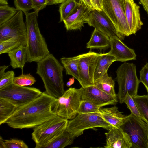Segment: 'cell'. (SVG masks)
Listing matches in <instances>:
<instances>
[{"instance_id":"47","label":"cell","mask_w":148,"mask_h":148,"mask_svg":"<svg viewBox=\"0 0 148 148\" xmlns=\"http://www.w3.org/2000/svg\"><path fill=\"white\" fill-rule=\"evenodd\" d=\"M147 125V132H148V123H146Z\"/></svg>"},{"instance_id":"33","label":"cell","mask_w":148,"mask_h":148,"mask_svg":"<svg viewBox=\"0 0 148 148\" xmlns=\"http://www.w3.org/2000/svg\"><path fill=\"white\" fill-rule=\"evenodd\" d=\"M15 73L12 70L5 72L0 77V90L13 83Z\"/></svg>"},{"instance_id":"48","label":"cell","mask_w":148,"mask_h":148,"mask_svg":"<svg viewBox=\"0 0 148 148\" xmlns=\"http://www.w3.org/2000/svg\"><path fill=\"white\" fill-rule=\"evenodd\" d=\"M102 0H99V1H100V2L101 5V3Z\"/></svg>"},{"instance_id":"11","label":"cell","mask_w":148,"mask_h":148,"mask_svg":"<svg viewBox=\"0 0 148 148\" xmlns=\"http://www.w3.org/2000/svg\"><path fill=\"white\" fill-rule=\"evenodd\" d=\"M42 93L36 88L19 86L13 83L0 90V98L8 101L18 108L35 99Z\"/></svg>"},{"instance_id":"21","label":"cell","mask_w":148,"mask_h":148,"mask_svg":"<svg viewBox=\"0 0 148 148\" xmlns=\"http://www.w3.org/2000/svg\"><path fill=\"white\" fill-rule=\"evenodd\" d=\"M86 45L87 48L97 49L100 50L106 49L110 47V38L106 34L95 29Z\"/></svg>"},{"instance_id":"12","label":"cell","mask_w":148,"mask_h":148,"mask_svg":"<svg viewBox=\"0 0 148 148\" xmlns=\"http://www.w3.org/2000/svg\"><path fill=\"white\" fill-rule=\"evenodd\" d=\"M78 56L79 82L83 88L94 85V72L100 53L90 51Z\"/></svg>"},{"instance_id":"14","label":"cell","mask_w":148,"mask_h":148,"mask_svg":"<svg viewBox=\"0 0 148 148\" xmlns=\"http://www.w3.org/2000/svg\"><path fill=\"white\" fill-rule=\"evenodd\" d=\"M82 95V100L90 101L102 107L106 105L117 104L118 100L117 97L109 95L94 85L79 88Z\"/></svg>"},{"instance_id":"2","label":"cell","mask_w":148,"mask_h":148,"mask_svg":"<svg viewBox=\"0 0 148 148\" xmlns=\"http://www.w3.org/2000/svg\"><path fill=\"white\" fill-rule=\"evenodd\" d=\"M64 67L51 54L37 62L36 73L42 79L45 92L57 99L64 93Z\"/></svg>"},{"instance_id":"46","label":"cell","mask_w":148,"mask_h":148,"mask_svg":"<svg viewBox=\"0 0 148 148\" xmlns=\"http://www.w3.org/2000/svg\"><path fill=\"white\" fill-rule=\"evenodd\" d=\"M8 2L7 0H0V5H8Z\"/></svg>"},{"instance_id":"35","label":"cell","mask_w":148,"mask_h":148,"mask_svg":"<svg viewBox=\"0 0 148 148\" xmlns=\"http://www.w3.org/2000/svg\"><path fill=\"white\" fill-rule=\"evenodd\" d=\"M16 8L24 13L32 9V0H14Z\"/></svg>"},{"instance_id":"41","label":"cell","mask_w":148,"mask_h":148,"mask_svg":"<svg viewBox=\"0 0 148 148\" xmlns=\"http://www.w3.org/2000/svg\"><path fill=\"white\" fill-rule=\"evenodd\" d=\"M148 15V0H138Z\"/></svg>"},{"instance_id":"18","label":"cell","mask_w":148,"mask_h":148,"mask_svg":"<svg viewBox=\"0 0 148 148\" xmlns=\"http://www.w3.org/2000/svg\"><path fill=\"white\" fill-rule=\"evenodd\" d=\"M106 148H131L132 145L127 135L119 127H112L105 134Z\"/></svg>"},{"instance_id":"13","label":"cell","mask_w":148,"mask_h":148,"mask_svg":"<svg viewBox=\"0 0 148 148\" xmlns=\"http://www.w3.org/2000/svg\"><path fill=\"white\" fill-rule=\"evenodd\" d=\"M87 23L90 26L93 27L95 29L106 34L110 38L115 36L118 37V33L114 25L102 10L95 9L92 10Z\"/></svg>"},{"instance_id":"45","label":"cell","mask_w":148,"mask_h":148,"mask_svg":"<svg viewBox=\"0 0 148 148\" xmlns=\"http://www.w3.org/2000/svg\"><path fill=\"white\" fill-rule=\"evenodd\" d=\"M0 148H6L5 141L3 140L1 136H0Z\"/></svg>"},{"instance_id":"39","label":"cell","mask_w":148,"mask_h":148,"mask_svg":"<svg viewBox=\"0 0 148 148\" xmlns=\"http://www.w3.org/2000/svg\"><path fill=\"white\" fill-rule=\"evenodd\" d=\"M79 1L83 3L91 11L95 9L91 0H79Z\"/></svg>"},{"instance_id":"27","label":"cell","mask_w":148,"mask_h":148,"mask_svg":"<svg viewBox=\"0 0 148 148\" xmlns=\"http://www.w3.org/2000/svg\"><path fill=\"white\" fill-rule=\"evenodd\" d=\"M76 0H66L60 5L59 11L60 14V22L63 21L77 10L79 5Z\"/></svg>"},{"instance_id":"32","label":"cell","mask_w":148,"mask_h":148,"mask_svg":"<svg viewBox=\"0 0 148 148\" xmlns=\"http://www.w3.org/2000/svg\"><path fill=\"white\" fill-rule=\"evenodd\" d=\"M21 45L13 38L0 42V54L7 53Z\"/></svg>"},{"instance_id":"8","label":"cell","mask_w":148,"mask_h":148,"mask_svg":"<svg viewBox=\"0 0 148 148\" xmlns=\"http://www.w3.org/2000/svg\"><path fill=\"white\" fill-rule=\"evenodd\" d=\"M113 127L105 121L99 112L78 113L69 121L66 131L75 138L82 135L84 130L101 127L109 130Z\"/></svg>"},{"instance_id":"6","label":"cell","mask_w":148,"mask_h":148,"mask_svg":"<svg viewBox=\"0 0 148 148\" xmlns=\"http://www.w3.org/2000/svg\"><path fill=\"white\" fill-rule=\"evenodd\" d=\"M120 127L128 136L131 148H148L147 125L143 120L131 114Z\"/></svg>"},{"instance_id":"16","label":"cell","mask_w":148,"mask_h":148,"mask_svg":"<svg viewBox=\"0 0 148 148\" xmlns=\"http://www.w3.org/2000/svg\"><path fill=\"white\" fill-rule=\"evenodd\" d=\"M125 16L131 34L140 30L143 23L141 21L140 7L134 0H124Z\"/></svg>"},{"instance_id":"28","label":"cell","mask_w":148,"mask_h":148,"mask_svg":"<svg viewBox=\"0 0 148 148\" xmlns=\"http://www.w3.org/2000/svg\"><path fill=\"white\" fill-rule=\"evenodd\" d=\"M143 121L148 123V94L132 97Z\"/></svg>"},{"instance_id":"31","label":"cell","mask_w":148,"mask_h":148,"mask_svg":"<svg viewBox=\"0 0 148 148\" xmlns=\"http://www.w3.org/2000/svg\"><path fill=\"white\" fill-rule=\"evenodd\" d=\"M36 82L35 78L30 73L22 74L18 76L15 77L13 83L21 86H31Z\"/></svg>"},{"instance_id":"44","label":"cell","mask_w":148,"mask_h":148,"mask_svg":"<svg viewBox=\"0 0 148 148\" xmlns=\"http://www.w3.org/2000/svg\"><path fill=\"white\" fill-rule=\"evenodd\" d=\"M75 78L73 77L71 78H70L69 79V81L67 82L66 84V86L69 87L71 86L75 82Z\"/></svg>"},{"instance_id":"23","label":"cell","mask_w":148,"mask_h":148,"mask_svg":"<svg viewBox=\"0 0 148 148\" xmlns=\"http://www.w3.org/2000/svg\"><path fill=\"white\" fill-rule=\"evenodd\" d=\"M75 138L66 130L40 148H63L72 144Z\"/></svg>"},{"instance_id":"15","label":"cell","mask_w":148,"mask_h":148,"mask_svg":"<svg viewBox=\"0 0 148 148\" xmlns=\"http://www.w3.org/2000/svg\"><path fill=\"white\" fill-rule=\"evenodd\" d=\"M79 5L76 10L65 19L63 22L67 31L81 30L87 21L91 11L83 3Z\"/></svg>"},{"instance_id":"42","label":"cell","mask_w":148,"mask_h":148,"mask_svg":"<svg viewBox=\"0 0 148 148\" xmlns=\"http://www.w3.org/2000/svg\"><path fill=\"white\" fill-rule=\"evenodd\" d=\"M65 0H50L49 5L61 3Z\"/></svg>"},{"instance_id":"25","label":"cell","mask_w":148,"mask_h":148,"mask_svg":"<svg viewBox=\"0 0 148 148\" xmlns=\"http://www.w3.org/2000/svg\"><path fill=\"white\" fill-rule=\"evenodd\" d=\"M78 60V55L71 57H63L60 59L66 74L72 76L78 81L79 78Z\"/></svg>"},{"instance_id":"30","label":"cell","mask_w":148,"mask_h":148,"mask_svg":"<svg viewBox=\"0 0 148 148\" xmlns=\"http://www.w3.org/2000/svg\"><path fill=\"white\" fill-rule=\"evenodd\" d=\"M101 107L84 100H82L80 103L78 113H89L99 112Z\"/></svg>"},{"instance_id":"1","label":"cell","mask_w":148,"mask_h":148,"mask_svg":"<svg viewBox=\"0 0 148 148\" xmlns=\"http://www.w3.org/2000/svg\"><path fill=\"white\" fill-rule=\"evenodd\" d=\"M56 99L42 92L35 99L17 108L5 123L14 129H33L57 115L52 109Z\"/></svg>"},{"instance_id":"26","label":"cell","mask_w":148,"mask_h":148,"mask_svg":"<svg viewBox=\"0 0 148 148\" xmlns=\"http://www.w3.org/2000/svg\"><path fill=\"white\" fill-rule=\"evenodd\" d=\"M17 107L8 101L0 98V125L5 123L14 112Z\"/></svg>"},{"instance_id":"10","label":"cell","mask_w":148,"mask_h":148,"mask_svg":"<svg viewBox=\"0 0 148 148\" xmlns=\"http://www.w3.org/2000/svg\"><path fill=\"white\" fill-rule=\"evenodd\" d=\"M10 38L21 45H26L27 29L21 10H18L10 19L0 25V42Z\"/></svg>"},{"instance_id":"4","label":"cell","mask_w":148,"mask_h":148,"mask_svg":"<svg viewBox=\"0 0 148 148\" xmlns=\"http://www.w3.org/2000/svg\"><path fill=\"white\" fill-rule=\"evenodd\" d=\"M68 120L57 115L36 126L31 134L35 148L40 147L66 130Z\"/></svg>"},{"instance_id":"19","label":"cell","mask_w":148,"mask_h":148,"mask_svg":"<svg viewBox=\"0 0 148 148\" xmlns=\"http://www.w3.org/2000/svg\"><path fill=\"white\" fill-rule=\"evenodd\" d=\"M99 113L102 118L113 127L119 128L123 124L126 116L122 114L115 106L109 108H101Z\"/></svg>"},{"instance_id":"22","label":"cell","mask_w":148,"mask_h":148,"mask_svg":"<svg viewBox=\"0 0 148 148\" xmlns=\"http://www.w3.org/2000/svg\"><path fill=\"white\" fill-rule=\"evenodd\" d=\"M115 61V58L108 53H100L94 72V81L102 77L107 72L111 64Z\"/></svg>"},{"instance_id":"43","label":"cell","mask_w":148,"mask_h":148,"mask_svg":"<svg viewBox=\"0 0 148 148\" xmlns=\"http://www.w3.org/2000/svg\"><path fill=\"white\" fill-rule=\"evenodd\" d=\"M9 66H1L0 67V77L1 76L5 73V71L7 69Z\"/></svg>"},{"instance_id":"34","label":"cell","mask_w":148,"mask_h":148,"mask_svg":"<svg viewBox=\"0 0 148 148\" xmlns=\"http://www.w3.org/2000/svg\"><path fill=\"white\" fill-rule=\"evenodd\" d=\"M124 103L127 106L130 110L131 114L143 120V118L140 115L132 97L127 94L124 100Z\"/></svg>"},{"instance_id":"38","label":"cell","mask_w":148,"mask_h":148,"mask_svg":"<svg viewBox=\"0 0 148 148\" xmlns=\"http://www.w3.org/2000/svg\"><path fill=\"white\" fill-rule=\"evenodd\" d=\"M32 9L39 12L49 5L50 0H32Z\"/></svg>"},{"instance_id":"3","label":"cell","mask_w":148,"mask_h":148,"mask_svg":"<svg viewBox=\"0 0 148 148\" xmlns=\"http://www.w3.org/2000/svg\"><path fill=\"white\" fill-rule=\"evenodd\" d=\"M39 12H24L26 16L27 62H38L50 54L44 37L39 27L37 17Z\"/></svg>"},{"instance_id":"24","label":"cell","mask_w":148,"mask_h":148,"mask_svg":"<svg viewBox=\"0 0 148 148\" xmlns=\"http://www.w3.org/2000/svg\"><path fill=\"white\" fill-rule=\"evenodd\" d=\"M94 85L109 95L117 97L115 91L114 81L107 72L102 77L94 81Z\"/></svg>"},{"instance_id":"37","label":"cell","mask_w":148,"mask_h":148,"mask_svg":"<svg viewBox=\"0 0 148 148\" xmlns=\"http://www.w3.org/2000/svg\"><path fill=\"white\" fill-rule=\"evenodd\" d=\"M140 73L139 82L144 85L148 94V62L142 68Z\"/></svg>"},{"instance_id":"17","label":"cell","mask_w":148,"mask_h":148,"mask_svg":"<svg viewBox=\"0 0 148 148\" xmlns=\"http://www.w3.org/2000/svg\"><path fill=\"white\" fill-rule=\"evenodd\" d=\"M110 47L108 53L115 57L116 61L123 62L136 59L134 50L126 46L117 36L110 38Z\"/></svg>"},{"instance_id":"7","label":"cell","mask_w":148,"mask_h":148,"mask_svg":"<svg viewBox=\"0 0 148 148\" xmlns=\"http://www.w3.org/2000/svg\"><path fill=\"white\" fill-rule=\"evenodd\" d=\"M82 99L80 89L71 87L61 96L56 99L52 106V110L60 117L71 119L78 114Z\"/></svg>"},{"instance_id":"9","label":"cell","mask_w":148,"mask_h":148,"mask_svg":"<svg viewBox=\"0 0 148 148\" xmlns=\"http://www.w3.org/2000/svg\"><path fill=\"white\" fill-rule=\"evenodd\" d=\"M102 10L111 20L121 40L131 35L126 19L124 0H102Z\"/></svg>"},{"instance_id":"5","label":"cell","mask_w":148,"mask_h":148,"mask_svg":"<svg viewBox=\"0 0 148 148\" xmlns=\"http://www.w3.org/2000/svg\"><path fill=\"white\" fill-rule=\"evenodd\" d=\"M116 72L119 88L118 99L122 104L127 94L132 97L137 95L140 82L136 75V66L133 63H124L118 67Z\"/></svg>"},{"instance_id":"40","label":"cell","mask_w":148,"mask_h":148,"mask_svg":"<svg viewBox=\"0 0 148 148\" xmlns=\"http://www.w3.org/2000/svg\"><path fill=\"white\" fill-rule=\"evenodd\" d=\"M96 10L102 11L101 5L99 0H91Z\"/></svg>"},{"instance_id":"20","label":"cell","mask_w":148,"mask_h":148,"mask_svg":"<svg viewBox=\"0 0 148 148\" xmlns=\"http://www.w3.org/2000/svg\"><path fill=\"white\" fill-rule=\"evenodd\" d=\"M8 55L10 60V65L13 69L19 68L22 71L27 62L26 46L20 45L9 51Z\"/></svg>"},{"instance_id":"36","label":"cell","mask_w":148,"mask_h":148,"mask_svg":"<svg viewBox=\"0 0 148 148\" xmlns=\"http://www.w3.org/2000/svg\"><path fill=\"white\" fill-rule=\"evenodd\" d=\"M6 148H28V146L23 141L16 139L4 140Z\"/></svg>"},{"instance_id":"29","label":"cell","mask_w":148,"mask_h":148,"mask_svg":"<svg viewBox=\"0 0 148 148\" xmlns=\"http://www.w3.org/2000/svg\"><path fill=\"white\" fill-rule=\"evenodd\" d=\"M13 7L8 5H0V25L8 21L12 18L18 11Z\"/></svg>"}]
</instances>
